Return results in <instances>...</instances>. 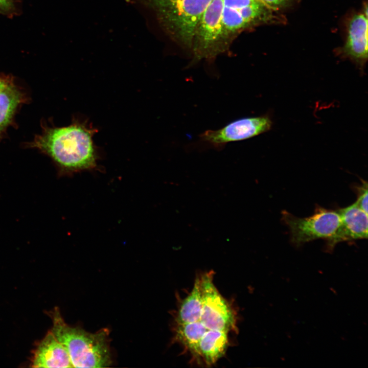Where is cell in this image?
I'll return each instance as SVG.
<instances>
[{"label":"cell","mask_w":368,"mask_h":368,"mask_svg":"<svg viewBox=\"0 0 368 368\" xmlns=\"http://www.w3.org/2000/svg\"><path fill=\"white\" fill-rule=\"evenodd\" d=\"M97 129L78 120L60 128H49L35 140L33 146L49 155L66 172L94 169L97 154L93 136Z\"/></svg>","instance_id":"cell-1"},{"label":"cell","mask_w":368,"mask_h":368,"mask_svg":"<svg viewBox=\"0 0 368 368\" xmlns=\"http://www.w3.org/2000/svg\"><path fill=\"white\" fill-rule=\"evenodd\" d=\"M49 314L53 324L51 331L66 349L73 367H106L111 364L107 328L90 333L81 327L69 326L57 307Z\"/></svg>","instance_id":"cell-2"},{"label":"cell","mask_w":368,"mask_h":368,"mask_svg":"<svg viewBox=\"0 0 368 368\" xmlns=\"http://www.w3.org/2000/svg\"><path fill=\"white\" fill-rule=\"evenodd\" d=\"M282 220L288 227L291 242L300 247L318 239L330 240L336 233L341 218L337 211L317 206L311 216L300 218L284 211Z\"/></svg>","instance_id":"cell-3"},{"label":"cell","mask_w":368,"mask_h":368,"mask_svg":"<svg viewBox=\"0 0 368 368\" xmlns=\"http://www.w3.org/2000/svg\"><path fill=\"white\" fill-rule=\"evenodd\" d=\"M213 271L199 277L202 308L200 321L208 329L237 330L236 314L213 283Z\"/></svg>","instance_id":"cell-4"},{"label":"cell","mask_w":368,"mask_h":368,"mask_svg":"<svg viewBox=\"0 0 368 368\" xmlns=\"http://www.w3.org/2000/svg\"><path fill=\"white\" fill-rule=\"evenodd\" d=\"M272 122L266 116L245 117L234 120L217 130H208L200 139L216 149H221L228 143L245 140L271 129Z\"/></svg>","instance_id":"cell-5"},{"label":"cell","mask_w":368,"mask_h":368,"mask_svg":"<svg viewBox=\"0 0 368 368\" xmlns=\"http://www.w3.org/2000/svg\"><path fill=\"white\" fill-rule=\"evenodd\" d=\"M341 224L335 235L327 243V250L331 251L338 243L367 238V213L355 202L338 210Z\"/></svg>","instance_id":"cell-6"},{"label":"cell","mask_w":368,"mask_h":368,"mask_svg":"<svg viewBox=\"0 0 368 368\" xmlns=\"http://www.w3.org/2000/svg\"><path fill=\"white\" fill-rule=\"evenodd\" d=\"M31 362L33 367H73L66 349L51 330L37 344Z\"/></svg>","instance_id":"cell-7"},{"label":"cell","mask_w":368,"mask_h":368,"mask_svg":"<svg viewBox=\"0 0 368 368\" xmlns=\"http://www.w3.org/2000/svg\"><path fill=\"white\" fill-rule=\"evenodd\" d=\"M212 0H176L170 5L173 8L178 25L187 35L193 33Z\"/></svg>","instance_id":"cell-8"},{"label":"cell","mask_w":368,"mask_h":368,"mask_svg":"<svg viewBox=\"0 0 368 368\" xmlns=\"http://www.w3.org/2000/svg\"><path fill=\"white\" fill-rule=\"evenodd\" d=\"M346 53L352 58L364 60L367 57V19L364 14L355 16L349 26Z\"/></svg>","instance_id":"cell-9"},{"label":"cell","mask_w":368,"mask_h":368,"mask_svg":"<svg viewBox=\"0 0 368 368\" xmlns=\"http://www.w3.org/2000/svg\"><path fill=\"white\" fill-rule=\"evenodd\" d=\"M228 331L208 329L198 343V355L205 363H215L225 353L228 344Z\"/></svg>","instance_id":"cell-10"},{"label":"cell","mask_w":368,"mask_h":368,"mask_svg":"<svg viewBox=\"0 0 368 368\" xmlns=\"http://www.w3.org/2000/svg\"><path fill=\"white\" fill-rule=\"evenodd\" d=\"M223 8V0H212L203 12L200 18V33L205 41H214L221 34Z\"/></svg>","instance_id":"cell-11"},{"label":"cell","mask_w":368,"mask_h":368,"mask_svg":"<svg viewBox=\"0 0 368 368\" xmlns=\"http://www.w3.org/2000/svg\"><path fill=\"white\" fill-rule=\"evenodd\" d=\"M21 99L20 91L12 82L0 79V133L11 121Z\"/></svg>","instance_id":"cell-12"},{"label":"cell","mask_w":368,"mask_h":368,"mask_svg":"<svg viewBox=\"0 0 368 368\" xmlns=\"http://www.w3.org/2000/svg\"><path fill=\"white\" fill-rule=\"evenodd\" d=\"M201 308L200 279L199 277H197L192 291L179 306L175 318L176 324H185L200 320Z\"/></svg>","instance_id":"cell-13"},{"label":"cell","mask_w":368,"mask_h":368,"mask_svg":"<svg viewBox=\"0 0 368 368\" xmlns=\"http://www.w3.org/2000/svg\"><path fill=\"white\" fill-rule=\"evenodd\" d=\"M208 329L200 321L177 324L175 339L194 355H198L199 342Z\"/></svg>","instance_id":"cell-14"},{"label":"cell","mask_w":368,"mask_h":368,"mask_svg":"<svg viewBox=\"0 0 368 368\" xmlns=\"http://www.w3.org/2000/svg\"><path fill=\"white\" fill-rule=\"evenodd\" d=\"M222 22L223 28L232 31L239 29L246 24L238 10L225 6L222 11Z\"/></svg>","instance_id":"cell-15"},{"label":"cell","mask_w":368,"mask_h":368,"mask_svg":"<svg viewBox=\"0 0 368 368\" xmlns=\"http://www.w3.org/2000/svg\"><path fill=\"white\" fill-rule=\"evenodd\" d=\"M246 23L252 20L260 14V5L257 2L255 3L238 10Z\"/></svg>","instance_id":"cell-16"},{"label":"cell","mask_w":368,"mask_h":368,"mask_svg":"<svg viewBox=\"0 0 368 368\" xmlns=\"http://www.w3.org/2000/svg\"><path fill=\"white\" fill-rule=\"evenodd\" d=\"M362 185L356 187L357 199L355 203L365 213H367V183L362 180Z\"/></svg>","instance_id":"cell-17"},{"label":"cell","mask_w":368,"mask_h":368,"mask_svg":"<svg viewBox=\"0 0 368 368\" xmlns=\"http://www.w3.org/2000/svg\"><path fill=\"white\" fill-rule=\"evenodd\" d=\"M224 6L239 10L256 3L257 0H223Z\"/></svg>","instance_id":"cell-18"},{"label":"cell","mask_w":368,"mask_h":368,"mask_svg":"<svg viewBox=\"0 0 368 368\" xmlns=\"http://www.w3.org/2000/svg\"><path fill=\"white\" fill-rule=\"evenodd\" d=\"M265 4L271 6H278L285 0H261Z\"/></svg>","instance_id":"cell-19"},{"label":"cell","mask_w":368,"mask_h":368,"mask_svg":"<svg viewBox=\"0 0 368 368\" xmlns=\"http://www.w3.org/2000/svg\"><path fill=\"white\" fill-rule=\"evenodd\" d=\"M158 5L162 6L171 5L176 0H152Z\"/></svg>","instance_id":"cell-20"},{"label":"cell","mask_w":368,"mask_h":368,"mask_svg":"<svg viewBox=\"0 0 368 368\" xmlns=\"http://www.w3.org/2000/svg\"><path fill=\"white\" fill-rule=\"evenodd\" d=\"M9 5L8 0H0V7L1 8H5L8 7Z\"/></svg>","instance_id":"cell-21"},{"label":"cell","mask_w":368,"mask_h":368,"mask_svg":"<svg viewBox=\"0 0 368 368\" xmlns=\"http://www.w3.org/2000/svg\"><path fill=\"white\" fill-rule=\"evenodd\" d=\"M1 8V7H0V8Z\"/></svg>","instance_id":"cell-22"}]
</instances>
